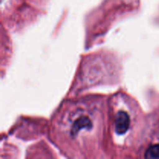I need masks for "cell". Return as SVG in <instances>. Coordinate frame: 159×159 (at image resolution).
Instances as JSON below:
<instances>
[{
	"label": "cell",
	"instance_id": "6da1fadb",
	"mask_svg": "<svg viewBox=\"0 0 159 159\" xmlns=\"http://www.w3.org/2000/svg\"><path fill=\"white\" fill-rule=\"evenodd\" d=\"M130 127V117L127 113L120 111L117 113L115 121V130L117 134H124L128 130Z\"/></svg>",
	"mask_w": 159,
	"mask_h": 159
},
{
	"label": "cell",
	"instance_id": "7a4b0ae2",
	"mask_svg": "<svg viewBox=\"0 0 159 159\" xmlns=\"http://www.w3.org/2000/svg\"><path fill=\"white\" fill-rule=\"evenodd\" d=\"M91 127V122L87 117H80L79 120L75 121L74 126L72 127V134H75L79 131L82 127Z\"/></svg>",
	"mask_w": 159,
	"mask_h": 159
},
{
	"label": "cell",
	"instance_id": "3957f363",
	"mask_svg": "<svg viewBox=\"0 0 159 159\" xmlns=\"http://www.w3.org/2000/svg\"><path fill=\"white\" fill-rule=\"evenodd\" d=\"M144 157L149 159H159V144L150 146L145 152Z\"/></svg>",
	"mask_w": 159,
	"mask_h": 159
}]
</instances>
